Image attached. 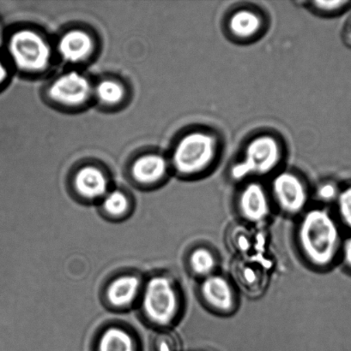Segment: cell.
I'll return each mask as SVG.
<instances>
[{
	"label": "cell",
	"mask_w": 351,
	"mask_h": 351,
	"mask_svg": "<svg viewBox=\"0 0 351 351\" xmlns=\"http://www.w3.org/2000/svg\"><path fill=\"white\" fill-rule=\"evenodd\" d=\"M102 208L103 211L112 218H120L128 212L130 201L125 193L113 191L104 196Z\"/></svg>",
	"instance_id": "obj_18"
},
{
	"label": "cell",
	"mask_w": 351,
	"mask_h": 351,
	"mask_svg": "<svg viewBox=\"0 0 351 351\" xmlns=\"http://www.w3.org/2000/svg\"><path fill=\"white\" fill-rule=\"evenodd\" d=\"M219 141L212 132L195 129L185 133L172 151V167L181 177L204 173L218 156Z\"/></svg>",
	"instance_id": "obj_2"
},
{
	"label": "cell",
	"mask_w": 351,
	"mask_h": 351,
	"mask_svg": "<svg viewBox=\"0 0 351 351\" xmlns=\"http://www.w3.org/2000/svg\"><path fill=\"white\" fill-rule=\"evenodd\" d=\"M95 43L91 34L82 29H71L60 37L58 51L62 60L69 64L85 61L94 51Z\"/></svg>",
	"instance_id": "obj_10"
},
{
	"label": "cell",
	"mask_w": 351,
	"mask_h": 351,
	"mask_svg": "<svg viewBox=\"0 0 351 351\" xmlns=\"http://www.w3.org/2000/svg\"><path fill=\"white\" fill-rule=\"evenodd\" d=\"M240 215L247 221H263L270 213V199L262 184L250 182L244 186L238 196Z\"/></svg>",
	"instance_id": "obj_8"
},
{
	"label": "cell",
	"mask_w": 351,
	"mask_h": 351,
	"mask_svg": "<svg viewBox=\"0 0 351 351\" xmlns=\"http://www.w3.org/2000/svg\"><path fill=\"white\" fill-rule=\"evenodd\" d=\"M93 93H95L100 102L106 106L119 104L125 97V88L122 84L110 79L98 82L95 88H93Z\"/></svg>",
	"instance_id": "obj_16"
},
{
	"label": "cell",
	"mask_w": 351,
	"mask_h": 351,
	"mask_svg": "<svg viewBox=\"0 0 351 351\" xmlns=\"http://www.w3.org/2000/svg\"><path fill=\"white\" fill-rule=\"evenodd\" d=\"M201 294L206 304L216 311L228 313L236 307V295L231 285L225 278L212 274L204 278Z\"/></svg>",
	"instance_id": "obj_9"
},
{
	"label": "cell",
	"mask_w": 351,
	"mask_h": 351,
	"mask_svg": "<svg viewBox=\"0 0 351 351\" xmlns=\"http://www.w3.org/2000/svg\"><path fill=\"white\" fill-rule=\"evenodd\" d=\"M8 51L20 71L38 73L46 70L51 60V48L41 34L30 29L16 31L10 36Z\"/></svg>",
	"instance_id": "obj_5"
},
{
	"label": "cell",
	"mask_w": 351,
	"mask_h": 351,
	"mask_svg": "<svg viewBox=\"0 0 351 351\" xmlns=\"http://www.w3.org/2000/svg\"><path fill=\"white\" fill-rule=\"evenodd\" d=\"M350 3L348 1H315L309 3V5L315 12L324 15H332L342 12Z\"/></svg>",
	"instance_id": "obj_20"
},
{
	"label": "cell",
	"mask_w": 351,
	"mask_h": 351,
	"mask_svg": "<svg viewBox=\"0 0 351 351\" xmlns=\"http://www.w3.org/2000/svg\"><path fill=\"white\" fill-rule=\"evenodd\" d=\"M73 185L76 192L85 199H98L108 194L109 179L100 168L85 166L75 174Z\"/></svg>",
	"instance_id": "obj_12"
},
{
	"label": "cell",
	"mask_w": 351,
	"mask_h": 351,
	"mask_svg": "<svg viewBox=\"0 0 351 351\" xmlns=\"http://www.w3.org/2000/svg\"><path fill=\"white\" fill-rule=\"evenodd\" d=\"M7 77H8V71H7L5 65L0 60V85L6 80Z\"/></svg>",
	"instance_id": "obj_24"
},
{
	"label": "cell",
	"mask_w": 351,
	"mask_h": 351,
	"mask_svg": "<svg viewBox=\"0 0 351 351\" xmlns=\"http://www.w3.org/2000/svg\"><path fill=\"white\" fill-rule=\"evenodd\" d=\"M93 94L91 82L78 71L60 75L48 88V96L58 105L76 108L89 101Z\"/></svg>",
	"instance_id": "obj_6"
},
{
	"label": "cell",
	"mask_w": 351,
	"mask_h": 351,
	"mask_svg": "<svg viewBox=\"0 0 351 351\" xmlns=\"http://www.w3.org/2000/svg\"><path fill=\"white\" fill-rule=\"evenodd\" d=\"M189 266L198 276H211L216 267L214 254L206 247H197L189 256Z\"/></svg>",
	"instance_id": "obj_17"
},
{
	"label": "cell",
	"mask_w": 351,
	"mask_h": 351,
	"mask_svg": "<svg viewBox=\"0 0 351 351\" xmlns=\"http://www.w3.org/2000/svg\"><path fill=\"white\" fill-rule=\"evenodd\" d=\"M180 307V295L170 278L158 275L148 281L142 300L148 321L158 326H170L177 319Z\"/></svg>",
	"instance_id": "obj_4"
},
{
	"label": "cell",
	"mask_w": 351,
	"mask_h": 351,
	"mask_svg": "<svg viewBox=\"0 0 351 351\" xmlns=\"http://www.w3.org/2000/svg\"><path fill=\"white\" fill-rule=\"evenodd\" d=\"M343 256L346 263L351 267V239L346 241L345 247H343Z\"/></svg>",
	"instance_id": "obj_23"
},
{
	"label": "cell",
	"mask_w": 351,
	"mask_h": 351,
	"mask_svg": "<svg viewBox=\"0 0 351 351\" xmlns=\"http://www.w3.org/2000/svg\"><path fill=\"white\" fill-rule=\"evenodd\" d=\"M156 351H174L166 339H159L156 345Z\"/></svg>",
	"instance_id": "obj_22"
},
{
	"label": "cell",
	"mask_w": 351,
	"mask_h": 351,
	"mask_svg": "<svg viewBox=\"0 0 351 351\" xmlns=\"http://www.w3.org/2000/svg\"><path fill=\"white\" fill-rule=\"evenodd\" d=\"M283 159L280 141L270 134L253 137L244 147L242 156L233 165L230 175L235 180L273 173Z\"/></svg>",
	"instance_id": "obj_3"
},
{
	"label": "cell",
	"mask_w": 351,
	"mask_h": 351,
	"mask_svg": "<svg viewBox=\"0 0 351 351\" xmlns=\"http://www.w3.org/2000/svg\"><path fill=\"white\" fill-rule=\"evenodd\" d=\"M346 40L347 43H349L351 44V23H350V25L347 27L346 31Z\"/></svg>",
	"instance_id": "obj_25"
},
{
	"label": "cell",
	"mask_w": 351,
	"mask_h": 351,
	"mask_svg": "<svg viewBox=\"0 0 351 351\" xmlns=\"http://www.w3.org/2000/svg\"><path fill=\"white\" fill-rule=\"evenodd\" d=\"M98 351H137V343L126 329L111 326L100 337Z\"/></svg>",
	"instance_id": "obj_15"
},
{
	"label": "cell",
	"mask_w": 351,
	"mask_h": 351,
	"mask_svg": "<svg viewBox=\"0 0 351 351\" xmlns=\"http://www.w3.org/2000/svg\"><path fill=\"white\" fill-rule=\"evenodd\" d=\"M339 194L338 188L332 182H325L317 189L318 197L325 202L332 201V199L338 198Z\"/></svg>",
	"instance_id": "obj_21"
},
{
	"label": "cell",
	"mask_w": 351,
	"mask_h": 351,
	"mask_svg": "<svg viewBox=\"0 0 351 351\" xmlns=\"http://www.w3.org/2000/svg\"><path fill=\"white\" fill-rule=\"evenodd\" d=\"M170 163L158 154H146L133 161L131 175L140 185L150 186L158 184L167 175Z\"/></svg>",
	"instance_id": "obj_11"
},
{
	"label": "cell",
	"mask_w": 351,
	"mask_h": 351,
	"mask_svg": "<svg viewBox=\"0 0 351 351\" xmlns=\"http://www.w3.org/2000/svg\"><path fill=\"white\" fill-rule=\"evenodd\" d=\"M338 209L340 217L346 225L351 228V187L339 192Z\"/></svg>",
	"instance_id": "obj_19"
},
{
	"label": "cell",
	"mask_w": 351,
	"mask_h": 351,
	"mask_svg": "<svg viewBox=\"0 0 351 351\" xmlns=\"http://www.w3.org/2000/svg\"><path fill=\"white\" fill-rule=\"evenodd\" d=\"M298 243L306 259L315 267L332 263L338 251L340 234L335 219L324 209H312L298 228Z\"/></svg>",
	"instance_id": "obj_1"
},
{
	"label": "cell",
	"mask_w": 351,
	"mask_h": 351,
	"mask_svg": "<svg viewBox=\"0 0 351 351\" xmlns=\"http://www.w3.org/2000/svg\"><path fill=\"white\" fill-rule=\"evenodd\" d=\"M264 20L259 12L252 9L242 8L230 14L227 22L230 36L236 40L253 39L263 29Z\"/></svg>",
	"instance_id": "obj_13"
},
{
	"label": "cell",
	"mask_w": 351,
	"mask_h": 351,
	"mask_svg": "<svg viewBox=\"0 0 351 351\" xmlns=\"http://www.w3.org/2000/svg\"><path fill=\"white\" fill-rule=\"evenodd\" d=\"M271 191L282 211L290 215L302 212L307 204V187L304 180L292 171L278 173L271 182Z\"/></svg>",
	"instance_id": "obj_7"
},
{
	"label": "cell",
	"mask_w": 351,
	"mask_h": 351,
	"mask_svg": "<svg viewBox=\"0 0 351 351\" xmlns=\"http://www.w3.org/2000/svg\"><path fill=\"white\" fill-rule=\"evenodd\" d=\"M140 280L134 275H123L113 280L106 291V300L113 308H126L136 300Z\"/></svg>",
	"instance_id": "obj_14"
}]
</instances>
